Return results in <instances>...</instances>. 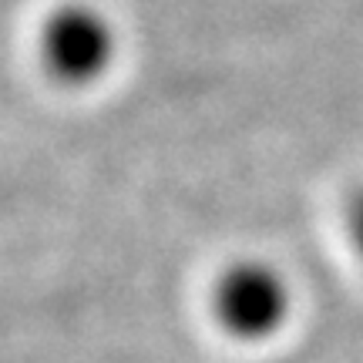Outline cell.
Returning a JSON list of instances; mask_svg holds the SVG:
<instances>
[{
    "label": "cell",
    "mask_w": 363,
    "mask_h": 363,
    "mask_svg": "<svg viewBox=\"0 0 363 363\" xmlns=\"http://www.w3.org/2000/svg\"><path fill=\"white\" fill-rule=\"evenodd\" d=\"M219 323L242 340H262L286 323L289 289L283 276L262 262L233 266L216 286Z\"/></svg>",
    "instance_id": "6da1fadb"
},
{
    "label": "cell",
    "mask_w": 363,
    "mask_h": 363,
    "mask_svg": "<svg viewBox=\"0 0 363 363\" xmlns=\"http://www.w3.org/2000/svg\"><path fill=\"white\" fill-rule=\"evenodd\" d=\"M111 30L94 11L71 7L61 11L48 24L44 34V54L54 74L65 81H91L98 78L111 61Z\"/></svg>",
    "instance_id": "7a4b0ae2"
},
{
    "label": "cell",
    "mask_w": 363,
    "mask_h": 363,
    "mask_svg": "<svg viewBox=\"0 0 363 363\" xmlns=\"http://www.w3.org/2000/svg\"><path fill=\"white\" fill-rule=\"evenodd\" d=\"M347 229H350V242L357 249V256L363 259V192L350 202V212H347Z\"/></svg>",
    "instance_id": "3957f363"
}]
</instances>
